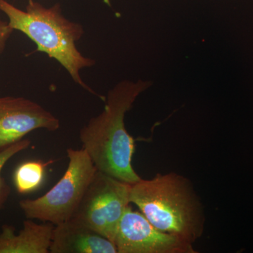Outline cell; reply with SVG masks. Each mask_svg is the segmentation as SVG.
<instances>
[{
  "instance_id": "cell-3",
  "label": "cell",
  "mask_w": 253,
  "mask_h": 253,
  "mask_svg": "<svg viewBox=\"0 0 253 253\" xmlns=\"http://www.w3.org/2000/svg\"><path fill=\"white\" fill-rule=\"evenodd\" d=\"M0 11L7 16L9 26L14 31L26 35L36 43L38 51L56 60L75 83L105 101L106 98L96 94L81 76L82 69L96 64L94 59L83 56L76 46V42L84 35V28L65 17L59 4L46 7L29 0L26 11H23L6 0H0Z\"/></svg>"
},
{
  "instance_id": "cell-2",
  "label": "cell",
  "mask_w": 253,
  "mask_h": 253,
  "mask_svg": "<svg viewBox=\"0 0 253 253\" xmlns=\"http://www.w3.org/2000/svg\"><path fill=\"white\" fill-rule=\"evenodd\" d=\"M130 203L160 230L194 244L204 235L206 215L191 181L175 172L131 184Z\"/></svg>"
},
{
  "instance_id": "cell-5",
  "label": "cell",
  "mask_w": 253,
  "mask_h": 253,
  "mask_svg": "<svg viewBox=\"0 0 253 253\" xmlns=\"http://www.w3.org/2000/svg\"><path fill=\"white\" fill-rule=\"evenodd\" d=\"M131 184L99 170L95 172L72 219L114 244L118 224L130 204Z\"/></svg>"
},
{
  "instance_id": "cell-7",
  "label": "cell",
  "mask_w": 253,
  "mask_h": 253,
  "mask_svg": "<svg viewBox=\"0 0 253 253\" xmlns=\"http://www.w3.org/2000/svg\"><path fill=\"white\" fill-rule=\"evenodd\" d=\"M60 121L38 103L23 97H0V152L38 129L57 130Z\"/></svg>"
},
{
  "instance_id": "cell-10",
  "label": "cell",
  "mask_w": 253,
  "mask_h": 253,
  "mask_svg": "<svg viewBox=\"0 0 253 253\" xmlns=\"http://www.w3.org/2000/svg\"><path fill=\"white\" fill-rule=\"evenodd\" d=\"M42 161H28L21 163L15 170L14 182L19 194H27L39 189L42 184L46 168L51 164Z\"/></svg>"
},
{
  "instance_id": "cell-9",
  "label": "cell",
  "mask_w": 253,
  "mask_h": 253,
  "mask_svg": "<svg viewBox=\"0 0 253 253\" xmlns=\"http://www.w3.org/2000/svg\"><path fill=\"white\" fill-rule=\"evenodd\" d=\"M54 224L24 221L23 229L15 233L13 226L4 224L0 233V253H48Z\"/></svg>"
},
{
  "instance_id": "cell-8",
  "label": "cell",
  "mask_w": 253,
  "mask_h": 253,
  "mask_svg": "<svg viewBox=\"0 0 253 253\" xmlns=\"http://www.w3.org/2000/svg\"><path fill=\"white\" fill-rule=\"evenodd\" d=\"M51 253H118L112 241L90 228L69 219L53 229Z\"/></svg>"
},
{
  "instance_id": "cell-12",
  "label": "cell",
  "mask_w": 253,
  "mask_h": 253,
  "mask_svg": "<svg viewBox=\"0 0 253 253\" xmlns=\"http://www.w3.org/2000/svg\"><path fill=\"white\" fill-rule=\"evenodd\" d=\"M13 31L14 30L10 27L9 23L0 19V54L4 51Z\"/></svg>"
},
{
  "instance_id": "cell-11",
  "label": "cell",
  "mask_w": 253,
  "mask_h": 253,
  "mask_svg": "<svg viewBox=\"0 0 253 253\" xmlns=\"http://www.w3.org/2000/svg\"><path fill=\"white\" fill-rule=\"evenodd\" d=\"M31 145L29 139H23L22 140L15 143L9 147L6 148L4 151L0 152V209L4 207L5 203L9 198L11 189L9 184L1 176V172L6 163L14 157L15 155L18 154L23 150L27 149Z\"/></svg>"
},
{
  "instance_id": "cell-4",
  "label": "cell",
  "mask_w": 253,
  "mask_h": 253,
  "mask_svg": "<svg viewBox=\"0 0 253 253\" xmlns=\"http://www.w3.org/2000/svg\"><path fill=\"white\" fill-rule=\"evenodd\" d=\"M67 155V169L48 192L36 199L20 201L27 219L56 225L72 217L97 169L84 149H68Z\"/></svg>"
},
{
  "instance_id": "cell-6",
  "label": "cell",
  "mask_w": 253,
  "mask_h": 253,
  "mask_svg": "<svg viewBox=\"0 0 253 253\" xmlns=\"http://www.w3.org/2000/svg\"><path fill=\"white\" fill-rule=\"evenodd\" d=\"M118 253H196L193 244L153 225L141 212L128 206L114 240Z\"/></svg>"
},
{
  "instance_id": "cell-1",
  "label": "cell",
  "mask_w": 253,
  "mask_h": 253,
  "mask_svg": "<svg viewBox=\"0 0 253 253\" xmlns=\"http://www.w3.org/2000/svg\"><path fill=\"white\" fill-rule=\"evenodd\" d=\"M152 84L143 80L119 82L108 92L104 111L91 118L80 131L83 149L96 169L128 184L141 178L131 165L135 144L126 131L125 117L138 96Z\"/></svg>"
}]
</instances>
